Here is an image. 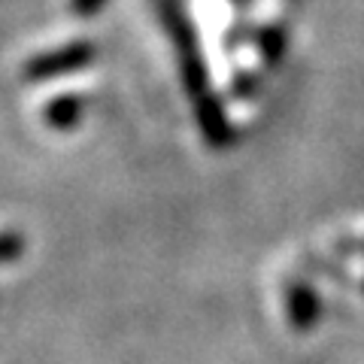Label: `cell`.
Returning <instances> with one entry per match:
<instances>
[{
	"mask_svg": "<svg viewBox=\"0 0 364 364\" xmlns=\"http://www.w3.org/2000/svg\"><path fill=\"white\" fill-rule=\"evenodd\" d=\"M82 109H85V104L79 95H61L43 107V122L55 131H70L79 124V119H82Z\"/></svg>",
	"mask_w": 364,
	"mask_h": 364,
	"instance_id": "obj_4",
	"label": "cell"
},
{
	"mask_svg": "<svg viewBox=\"0 0 364 364\" xmlns=\"http://www.w3.org/2000/svg\"><path fill=\"white\" fill-rule=\"evenodd\" d=\"M255 49H258L264 64H277L282 58V52H286V31H282L277 21H270V25L261 28L258 40H255Z\"/></svg>",
	"mask_w": 364,
	"mask_h": 364,
	"instance_id": "obj_5",
	"label": "cell"
},
{
	"mask_svg": "<svg viewBox=\"0 0 364 364\" xmlns=\"http://www.w3.org/2000/svg\"><path fill=\"white\" fill-rule=\"evenodd\" d=\"M282 306H286V322L294 331H310L318 325V316H322V301H318V291H313L310 282H304L298 277L286 279L282 286Z\"/></svg>",
	"mask_w": 364,
	"mask_h": 364,
	"instance_id": "obj_2",
	"label": "cell"
},
{
	"mask_svg": "<svg viewBox=\"0 0 364 364\" xmlns=\"http://www.w3.org/2000/svg\"><path fill=\"white\" fill-rule=\"evenodd\" d=\"M104 6H107V0H70V13L79 16V18L95 16V13H100Z\"/></svg>",
	"mask_w": 364,
	"mask_h": 364,
	"instance_id": "obj_6",
	"label": "cell"
},
{
	"mask_svg": "<svg viewBox=\"0 0 364 364\" xmlns=\"http://www.w3.org/2000/svg\"><path fill=\"white\" fill-rule=\"evenodd\" d=\"M361 291H364V277H361Z\"/></svg>",
	"mask_w": 364,
	"mask_h": 364,
	"instance_id": "obj_8",
	"label": "cell"
},
{
	"mask_svg": "<svg viewBox=\"0 0 364 364\" xmlns=\"http://www.w3.org/2000/svg\"><path fill=\"white\" fill-rule=\"evenodd\" d=\"M195 109H198V128L203 134V140H207L213 149H225L234 134H231V124H228V116L219 104V97L203 95L200 100H195Z\"/></svg>",
	"mask_w": 364,
	"mask_h": 364,
	"instance_id": "obj_3",
	"label": "cell"
},
{
	"mask_svg": "<svg viewBox=\"0 0 364 364\" xmlns=\"http://www.w3.org/2000/svg\"><path fill=\"white\" fill-rule=\"evenodd\" d=\"M95 61V49H91L88 40H70V43H61L55 49H46L40 55L25 61L21 67V76L28 82H49V79H61V76H70L79 73Z\"/></svg>",
	"mask_w": 364,
	"mask_h": 364,
	"instance_id": "obj_1",
	"label": "cell"
},
{
	"mask_svg": "<svg viewBox=\"0 0 364 364\" xmlns=\"http://www.w3.org/2000/svg\"><path fill=\"white\" fill-rule=\"evenodd\" d=\"M18 249H21V240L13 231H6V237H4V261H6V264H13V261H16Z\"/></svg>",
	"mask_w": 364,
	"mask_h": 364,
	"instance_id": "obj_7",
	"label": "cell"
}]
</instances>
